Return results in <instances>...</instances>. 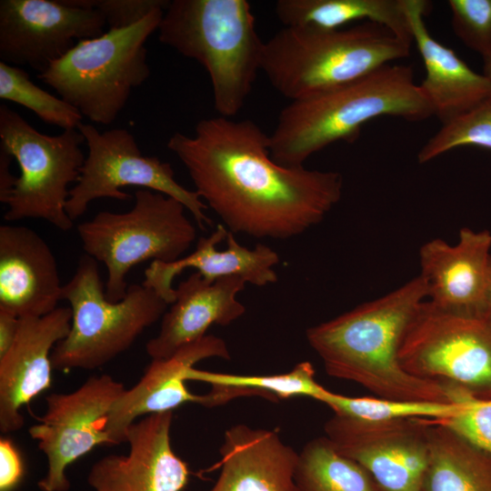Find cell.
Masks as SVG:
<instances>
[{"instance_id":"cell-36","label":"cell","mask_w":491,"mask_h":491,"mask_svg":"<svg viewBox=\"0 0 491 491\" xmlns=\"http://www.w3.org/2000/svg\"><path fill=\"white\" fill-rule=\"evenodd\" d=\"M14 157L0 145V202L6 204L17 180L11 173V161Z\"/></svg>"},{"instance_id":"cell-22","label":"cell","mask_w":491,"mask_h":491,"mask_svg":"<svg viewBox=\"0 0 491 491\" xmlns=\"http://www.w3.org/2000/svg\"><path fill=\"white\" fill-rule=\"evenodd\" d=\"M413 42L423 59L426 76L419 85L443 125L470 111L491 96V81L470 68L451 48L427 30L424 16L431 5L425 0H405Z\"/></svg>"},{"instance_id":"cell-21","label":"cell","mask_w":491,"mask_h":491,"mask_svg":"<svg viewBox=\"0 0 491 491\" xmlns=\"http://www.w3.org/2000/svg\"><path fill=\"white\" fill-rule=\"evenodd\" d=\"M279 261L271 247L264 244L253 249L243 246L233 233L219 224L211 235L198 239L189 255L170 263L152 261L145 271L143 285L171 305L175 299L173 281L186 268H195L207 282L238 276L248 284L265 286L277 281L274 267Z\"/></svg>"},{"instance_id":"cell-31","label":"cell","mask_w":491,"mask_h":491,"mask_svg":"<svg viewBox=\"0 0 491 491\" xmlns=\"http://www.w3.org/2000/svg\"><path fill=\"white\" fill-rule=\"evenodd\" d=\"M455 35L483 59L491 57V0H448Z\"/></svg>"},{"instance_id":"cell-20","label":"cell","mask_w":491,"mask_h":491,"mask_svg":"<svg viewBox=\"0 0 491 491\" xmlns=\"http://www.w3.org/2000/svg\"><path fill=\"white\" fill-rule=\"evenodd\" d=\"M238 276L205 281L195 272L182 281L175 289V299L162 316L156 336L145 345L152 359L167 358L183 346L205 335L212 325L228 326L246 312L236 299L246 286Z\"/></svg>"},{"instance_id":"cell-23","label":"cell","mask_w":491,"mask_h":491,"mask_svg":"<svg viewBox=\"0 0 491 491\" xmlns=\"http://www.w3.org/2000/svg\"><path fill=\"white\" fill-rule=\"evenodd\" d=\"M220 475L207 491H296L298 453L273 430L229 427L219 448Z\"/></svg>"},{"instance_id":"cell-35","label":"cell","mask_w":491,"mask_h":491,"mask_svg":"<svg viewBox=\"0 0 491 491\" xmlns=\"http://www.w3.org/2000/svg\"><path fill=\"white\" fill-rule=\"evenodd\" d=\"M19 317L0 309V357L4 356L13 346L19 326Z\"/></svg>"},{"instance_id":"cell-19","label":"cell","mask_w":491,"mask_h":491,"mask_svg":"<svg viewBox=\"0 0 491 491\" xmlns=\"http://www.w3.org/2000/svg\"><path fill=\"white\" fill-rule=\"evenodd\" d=\"M62 289L56 259L35 230L0 226V309L19 318L43 316L57 308Z\"/></svg>"},{"instance_id":"cell-9","label":"cell","mask_w":491,"mask_h":491,"mask_svg":"<svg viewBox=\"0 0 491 491\" xmlns=\"http://www.w3.org/2000/svg\"><path fill=\"white\" fill-rule=\"evenodd\" d=\"M0 145L16 160L20 175L5 204L7 222L41 218L68 231L74 221L65 211L68 188L76 183L85 156L78 129L55 135L37 131L22 115L0 105Z\"/></svg>"},{"instance_id":"cell-6","label":"cell","mask_w":491,"mask_h":491,"mask_svg":"<svg viewBox=\"0 0 491 491\" xmlns=\"http://www.w3.org/2000/svg\"><path fill=\"white\" fill-rule=\"evenodd\" d=\"M165 9L137 24L109 29L75 44L37 78L92 122L110 125L125 106L133 88L150 75L147 38L158 29Z\"/></svg>"},{"instance_id":"cell-12","label":"cell","mask_w":491,"mask_h":491,"mask_svg":"<svg viewBox=\"0 0 491 491\" xmlns=\"http://www.w3.org/2000/svg\"><path fill=\"white\" fill-rule=\"evenodd\" d=\"M125 388L109 375L92 376L70 393L45 397L46 409L29 434L45 454L47 469L37 486L42 491H68V466L96 446H110L109 414Z\"/></svg>"},{"instance_id":"cell-37","label":"cell","mask_w":491,"mask_h":491,"mask_svg":"<svg viewBox=\"0 0 491 491\" xmlns=\"http://www.w3.org/2000/svg\"><path fill=\"white\" fill-rule=\"evenodd\" d=\"M482 318L491 325V260L488 267L487 282L485 293Z\"/></svg>"},{"instance_id":"cell-5","label":"cell","mask_w":491,"mask_h":491,"mask_svg":"<svg viewBox=\"0 0 491 491\" xmlns=\"http://www.w3.org/2000/svg\"><path fill=\"white\" fill-rule=\"evenodd\" d=\"M159 41L195 59L209 75L220 116L243 108L258 71L262 42L246 0H172L158 26Z\"/></svg>"},{"instance_id":"cell-3","label":"cell","mask_w":491,"mask_h":491,"mask_svg":"<svg viewBox=\"0 0 491 491\" xmlns=\"http://www.w3.org/2000/svg\"><path fill=\"white\" fill-rule=\"evenodd\" d=\"M383 115L407 121L433 115L411 66L388 64L345 86L291 101L269 135L271 156L282 165L303 166L331 144L355 141L366 123Z\"/></svg>"},{"instance_id":"cell-13","label":"cell","mask_w":491,"mask_h":491,"mask_svg":"<svg viewBox=\"0 0 491 491\" xmlns=\"http://www.w3.org/2000/svg\"><path fill=\"white\" fill-rule=\"evenodd\" d=\"M324 431L339 453L370 475L379 491H423L430 454L424 418L369 421L334 414Z\"/></svg>"},{"instance_id":"cell-11","label":"cell","mask_w":491,"mask_h":491,"mask_svg":"<svg viewBox=\"0 0 491 491\" xmlns=\"http://www.w3.org/2000/svg\"><path fill=\"white\" fill-rule=\"evenodd\" d=\"M77 129L84 135L88 153L80 176L69 191L65 211L75 221L97 198L125 201L131 196L121 190L140 186L160 192L182 203L202 230L212 225L205 211L207 205L194 190L180 185L170 163L155 155H144L132 133L125 128L99 132L89 124Z\"/></svg>"},{"instance_id":"cell-18","label":"cell","mask_w":491,"mask_h":491,"mask_svg":"<svg viewBox=\"0 0 491 491\" xmlns=\"http://www.w3.org/2000/svg\"><path fill=\"white\" fill-rule=\"evenodd\" d=\"M230 359L225 342L206 335L167 358L152 359L141 379L125 389L113 406L106 432L110 446L126 442L129 426L142 416L170 412L185 403L198 404L200 396L186 387L188 370L201 360Z\"/></svg>"},{"instance_id":"cell-7","label":"cell","mask_w":491,"mask_h":491,"mask_svg":"<svg viewBox=\"0 0 491 491\" xmlns=\"http://www.w3.org/2000/svg\"><path fill=\"white\" fill-rule=\"evenodd\" d=\"M62 299L70 305L72 323L51 354L53 368L59 371L95 369L109 363L162 317L168 305L143 284L128 286L122 300L109 301L97 261L86 254L63 286Z\"/></svg>"},{"instance_id":"cell-25","label":"cell","mask_w":491,"mask_h":491,"mask_svg":"<svg viewBox=\"0 0 491 491\" xmlns=\"http://www.w3.org/2000/svg\"><path fill=\"white\" fill-rule=\"evenodd\" d=\"M423 491H491V454L431 419Z\"/></svg>"},{"instance_id":"cell-28","label":"cell","mask_w":491,"mask_h":491,"mask_svg":"<svg viewBox=\"0 0 491 491\" xmlns=\"http://www.w3.org/2000/svg\"><path fill=\"white\" fill-rule=\"evenodd\" d=\"M464 401V400H463ZM335 415L369 421L424 418L443 420L456 414L459 403L397 400L373 396H346L330 390L320 401Z\"/></svg>"},{"instance_id":"cell-8","label":"cell","mask_w":491,"mask_h":491,"mask_svg":"<svg viewBox=\"0 0 491 491\" xmlns=\"http://www.w3.org/2000/svg\"><path fill=\"white\" fill-rule=\"evenodd\" d=\"M185 210L176 199L143 188L135 193L129 211H102L77 225L85 254L106 267L105 294L109 301L125 297V277L135 265L150 259L174 262L189 249L196 230Z\"/></svg>"},{"instance_id":"cell-2","label":"cell","mask_w":491,"mask_h":491,"mask_svg":"<svg viewBox=\"0 0 491 491\" xmlns=\"http://www.w3.org/2000/svg\"><path fill=\"white\" fill-rule=\"evenodd\" d=\"M427 297L419 275L390 293L306 330L326 372L378 397L459 403L464 393L406 372L398 359L405 331Z\"/></svg>"},{"instance_id":"cell-15","label":"cell","mask_w":491,"mask_h":491,"mask_svg":"<svg viewBox=\"0 0 491 491\" xmlns=\"http://www.w3.org/2000/svg\"><path fill=\"white\" fill-rule=\"evenodd\" d=\"M173 414L144 416L126 432L129 452L107 455L90 468L87 483L95 491H181L189 469L173 450Z\"/></svg>"},{"instance_id":"cell-24","label":"cell","mask_w":491,"mask_h":491,"mask_svg":"<svg viewBox=\"0 0 491 491\" xmlns=\"http://www.w3.org/2000/svg\"><path fill=\"white\" fill-rule=\"evenodd\" d=\"M275 11L284 26L333 30L366 20L413 43L405 0H278Z\"/></svg>"},{"instance_id":"cell-26","label":"cell","mask_w":491,"mask_h":491,"mask_svg":"<svg viewBox=\"0 0 491 491\" xmlns=\"http://www.w3.org/2000/svg\"><path fill=\"white\" fill-rule=\"evenodd\" d=\"M186 380L212 386L209 393L200 396L198 404L205 407L254 396L274 402L296 396H308L320 402L328 391L316 382L314 366L307 361L298 363L289 372L266 376L216 373L192 367L186 374Z\"/></svg>"},{"instance_id":"cell-30","label":"cell","mask_w":491,"mask_h":491,"mask_svg":"<svg viewBox=\"0 0 491 491\" xmlns=\"http://www.w3.org/2000/svg\"><path fill=\"white\" fill-rule=\"evenodd\" d=\"M479 146L491 150V96L442 127L417 154L420 164L460 146Z\"/></svg>"},{"instance_id":"cell-1","label":"cell","mask_w":491,"mask_h":491,"mask_svg":"<svg viewBox=\"0 0 491 491\" xmlns=\"http://www.w3.org/2000/svg\"><path fill=\"white\" fill-rule=\"evenodd\" d=\"M269 143L252 120L218 115L200 120L193 136L173 134L166 145L229 232L289 239L318 225L340 201L343 177L282 165Z\"/></svg>"},{"instance_id":"cell-10","label":"cell","mask_w":491,"mask_h":491,"mask_svg":"<svg viewBox=\"0 0 491 491\" xmlns=\"http://www.w3.org/2000/svg\"><path fill=\"white\" fill-rule=\"evenodd\" d=\"M398 359L408 374L477 399H491V325L425 300L412 316Z\"/></svg>"},{"instance_id":"cell-17","label":"cell","mask_w":491,"mask_h":491,"mask_svg":"<svg viewBox=\"0 0 491 491\" xmlns=\"http://www.w3.org/2000/svg\"><path fill=\"white\" fill-rule=\"evenodd\" d=\"M490 250L491 233L468 227L460 230L455 245L439 238L424 244L420 276L427 301L442 310L482 317Z\"/></svg>"},{"instance_id":"cell-32","label":"cell","mask_w":491,"mask_h":491,"mask_svg":"<svg viewBox=\"0 0 491 491\" xmlns=\"http://www.w3.org/2000/svg\"><path fill=\"white\" fill-rule=\"evenodd\" d=\"M433 421L447 426L491 454V399L468 396L462 401L459 410L452 416Z\"/></svg>"},{"instance_id":"cell-16","label":"cell","mask_w":491,"mask_h":491,"mask_svg":"<svg viewBox=\"0 0 491 491\" xmlns=\"http://www.w3.org/2000/svg\"><path fill=\"white\" fill-rule=\"evenodd\" d=\"M70 307L58 306L43 316L19 319L15 340L0 357V430L4 434L24 426L21 408L51 386V354L68 335Z\"/></svg>"},{"instance_id":"cell-34","label":"cell","mask_w":491,"mask_h":491,"mask_svg":"<svg viewBox=\"0 0 491 491\" xmlns=\"http://www.w3.org/2000/svg\"><path fill=\"white\" fill-rule=\"evenodd\" d=\"M25 466L20 452L14 442L0 439V491L15 490L23 479Z\"/></svg>"},{"instance_id":"cell-33","label":"cell","mask_w":491,"mask_h":491,"mask_svg":"<svg viewBox=\"0 0 491 491\" xmlns=\"http://www.w3.org/2000/svg\"><path fill=\"white\" fill-rule=\"evenodd\" d=\"M67 4L94 9L109 29H122L137 24L156 9H166L169 0H65Z\"/></svg>"},{"instance_id":"cell-27","label":"cell","mask_w":491,"mask_h":491,"mask_svg":"<svg viewBox=\"0 0 491 491\" xmlns=\"http://www.w3.org/2000/svg\"><path fill=\"white\" fill-rule=\"evenodd\" d=\"M294 481L296 491H379L370 475L326 436L308 441L298 453Z\"/></svg>"},{"instance_id":"cell-14","label":"cell","mask_w":491,"mask_h":491,"mask_svg":"<svg viewBox=\"0 0 491 491\" xmlns=\"http://www.w3.org/2000/svg\"><path fill=\"white\" fill-rule=\"evenodd\" d=\"M105 25L97 11L65 0H1V62L40 74L77 42L103 35Z\"/></svg>"},{"instance_id":"cell-29","label":"cell","mask_w":491,"mask_h":491,"mask_svg":"<svg viewBox=\"0 0 491 491\" xmlns=\"http://www.w3.org/2000/svg\"><path fill=\"white\" fill-rule=\"evenodd\" d=\"M0 98L26 107L45 123L64 130L77 129L82 123L83 115L76 108L37 86L24 69L3 62Z\"/></svg>"},{"instance_id":"cell-38","label":"cell","mask_w":491,"mask_h":491,"mask_svg":"<svg viewBox=\"0 0 491 491\" xmlns=\"http://www.w3.org/2000/svg\"><path fill=\"white\" fill-rule=\"evenodd\" d=\"M484 61V67H483V74L489 78L491 81V57L483 59Z\"/></svg>"},{"instance_id":"cell-4","label":"cell","mask_w":491,"mask_h":491,"mask_svg":"<svg viewBox=\"0 0 491 491\" xmlns=\"http://www.w3.org/2000/svg\"><path fill=\"white\" fill-rule=\"evenodd\" d=\"M411 43L365 21L346 29L284 26L264 44L261 71L291 101L358 81L409 55Z\"/></svg>"}]
</instances>
